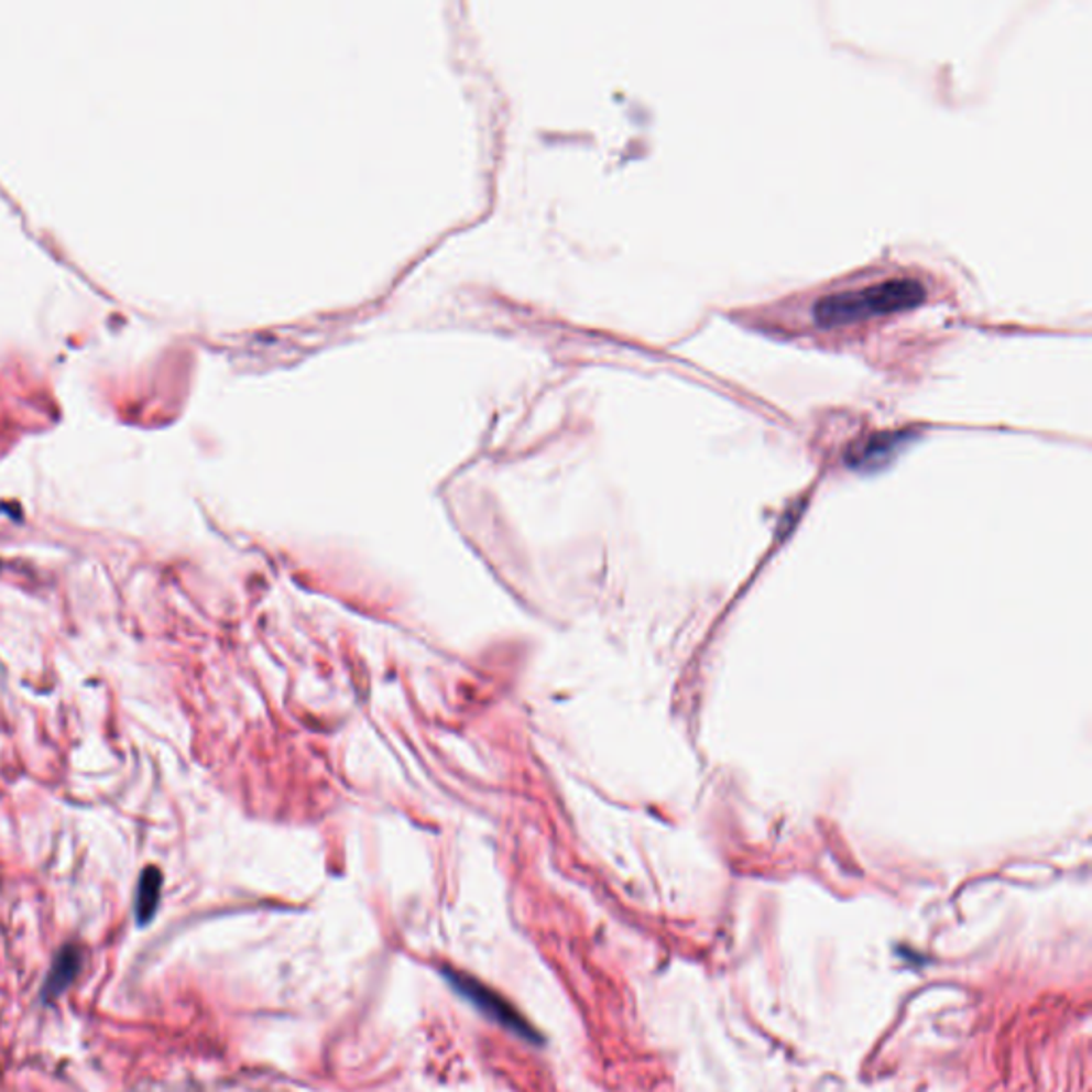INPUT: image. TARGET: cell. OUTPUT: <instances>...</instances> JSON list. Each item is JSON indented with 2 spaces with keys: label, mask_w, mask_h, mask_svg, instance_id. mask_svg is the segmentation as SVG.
Instances as JSON below:
<instances>
[{
  "label": "cell",
  "mask_w": 1092,
  "mask_h": 1092,
  "mask_svg": "<svg viewBox=\"0 0 1092 1092\" xmlns=\"http://www.w3.org/2000/svg\"><path fill=\"white\" fill-rule=\"evenodd\" d=\"M924 299L926 286L918 277H889L864 288L830 293L821 297L813 306V320L823 329L858 325L871 318L920 306Z\"/></svg>",
  "instance_id": "6da1fadb"
},
{
  "label": "cell",
  "mask_w": 1092,
  "mask_h": 1092,
  "mask_svg": "<svg viewBox=\"0 0 1092 1092\" xmlns=\"http://www.w3.org/2000/svg\"><path fill=\"white\" fill-rule=\"evenodd\" d=\"M443 975L444 980L450 984V989L455 990L459 996H463L468 1003H472L482 1016L509 1028L511 1033L532 1041V1044H540L538 1030L527 1023L502 994H498L495 990L487 989L472 975H466V973L455 971V969H444Z\"/></svg>",
  "instance_id": "7a4b0ae2"
},
{
  "label": "cell",
  "mask_w": 1092,
  "mask_h": 1092,
  "mask_svg": "<svg viewBox=\"0 0 1092 1092\" xmlns=\"http://www.w3.org/2000/svg\"><path fill=\"white\" fill-rule=\"evenodd\" d=\"M907 438H909L907 432H882V434L869 436L866 440L850 446L845 459L852 468H860V470L880 468L905 446Z\"/></svg>",
  "instance_id": "3957f363"
},
{
  "label": "cell",
  "mask_w": 1092,
  "mask_h": 1092,
  "mask_svg": "<svg viewBox=\"0 0 1092 1092\" xmlns=\"http://www.w3.org/2000/svg\"><path fill=\"white\" fill-rule=\"evenodd\" d=\"M81 969V952L73 946H67L63 948L54 962H52V969H50V975L43 984V996L45 998H56L61 996L65 990L70 986V982L77 978Z\"/></svg>",
  "instance_id": "277c9868"
},
{
  "label": "cell",
  "mask_w": 1092,
  "mask_h": 1092,
  "mask_svg": "<svg viewBox=\"0 0 1092 1092\" xmlns=\"http://www.w3.org/2000/svg\"><path fill=\"white\" fill-rule=\"evenodd\" d=\"M161 892H163V875L156 866H148L136 884L135 894V918L139 926L150 924L156 916L159 903H161Z\"/></svg>",
  "instance_id": "5b68a950"
}]
</instances>
